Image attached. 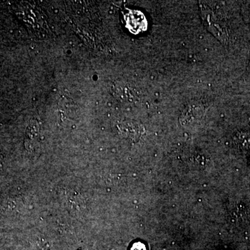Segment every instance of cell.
<instances>
[{"mask_svg": "<svg viewBox=\"0 0 250 250\" xmlns=\"http://www.w3.org/2000/svg\"><path fill=\"white\" fill-rule=\"evenodd\" d=\"M204 24L208 31L221 42L228 41V27L223 16L206 2L200 3Z\"/></svg>", "mask_w": 250, "mask_h": 250, "instance_id": "6da1fadb", "label": "cell"}, {"mask_svg": "<svg viewBox=\"0 0 250 250\" xmlns=\"http://www.w3.org/2000/svg\"><path fill=\"white\" fill-rule=\"evenodd\" d=\"M124 19L126 27L134 34L146 30L147 21L142 13L136 10H128L124 13Z\"/></svg>", "mask_w": 250, "mask_h": 250, "instance_id": "7a4b0ae2", "label": "cell"}, {"mask_svg": "<svg viewBox=\"0 0 250 250\" xmlns=\"http://www.w3.org/2000/svg\"><path fill=\"white\" fill-rule=\"evenodd\" d=\"M111 90L114 97L123 103H132L137 97V92L134 87L123 82H116Z\"/></svg>", "mask_w": 250, "mask_h": 250, "instance_id": "3957f363", "label": "cell"}, {"mask_svg": "<svg viewBox=\"0 0 250 250\" xmlns=\"http://www.w3.org/2000/svg\"><path fill=\"white\" fill-rule=\"evenodd\" d=\"M205 113V107L202 104L191 103L188 105L181 115L180 121L182 125H189L201 119Z\"/></svg>", "mask_w": 250, "mask_h": 250, "instance_id": "277c9868", "label": "cell"}, {"mask_svg": "<svg viewBox=\"0 0 250 250\" xmlns=\"http://www.w3.org/2000/svg\"><path fill=\"white\" fill-rule=\"evenodd\" d=\"M233 142L238 149L241 150H250V132L238 131L233 137Z\"/></svg>", "mask_w": 250, "mask_h": 250, "instance_id": "5b68a950", "label": "cell"}, {"mask_svg": "<svg viewBox=\"0 0 250 250\" xmlns=\"http://www.w3.org/2000/svg\"><path fill=\"white\" fill-rule=\"evenodd\" d=\"M39 126L38 122L34 120L31 122L26 133V145L31 147L33 143L36 142L39 138Z\"/></svg>", "mask_w": 250, "mask_h": 250, "instance_id": "8992f818", "label": "cell"}, {"mask_svg": "<svg viewBox=\"0 0 250 250\" xmlns=\"http://www.w3.org/2000/svg\"><path fill=\"white\" fill-rule=\"evenodd\" d=\"M59 109L62 116H70V114L75 116L77 108L70 99L62 98L59 102Z\"/></svg>", "mask_w": 250, "mask_h": 250, "instance_id": "52a82bcc", "label": "cell"}]
</instances>
